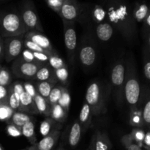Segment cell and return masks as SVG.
<instances>
[{
    "label": "cell",
    "mask_w": 150,
    "mask_h": 150,
    "mask_svg": "<svg viewBox=\"0 0 150 150\" xmlns=\"http://www.w3.org/2000/svg\"><path fill=\"white\" fill-rule=\"evenodd\" d=\"M64 87L65 86L57 83L51 89L49 96H48V99H47V100L48 101V103L51 105H54V104H57L58 103L60 97H61L62 94Z\"/></svg>",
    "instance_id": "31"
},
{
    "label": "cell",
    "mask_w": 150,
    "mask_h": 150,
    "mask_svg": "<svg viewBox=\"0 0 150 150\" xmlns=\"http://www.w3.org/2000/svg\"><path fill=\"white\" fill-rule=\"evenodd\" d=\"M24 38L38 44L41 48H44L51 54L57 51L53 47L50 40L45 36L43 32H38V31H29L24 34Z\"/></svg>",
    "instance_id": "13"
},
{
    "label": "cell",
    "mask_w": 150,
    "mask_h": 150,
    "mask_svg": "<svg viewBox=\"0 0 150 150\" xmlns=\"http://www.w3.org/2000/svg\"><path fill=\"white\" fill-rule=\"evenodd\" d=\"M56 84H57V83L50 81H40L35 82V86L38 95L47 100L49 96L51 89L54 88V86Z\"/></svg>",
    "instance_id": "27"
},
{
    "label": "cell",
    "mask_w": 150,
    "mask_h": 150,
    "mask_svg": "<svg viewBox=\"0 0 150 150\" xmlns=\"http://www.w3.org/2000/svg\"><path fill=\"white\" fill-rule=\"evenodd\" d=\"M9 86H0V101L8 105Z\"/></svg>",
    "instance_id": "45"
},
{
    "label": "cell",
    "mask_w": 150,
    "mask_h": 150,
    "mask_svg": "<svg viewBox=\"0 0 150 150\" xmlns=\"http://www.w3.org/2000/svg\"><path fill=\"white\" fill-rule=\"evenodd\" d=\"M121 143L124 146L125 150H144L139 145L135 143L132 139L130 133L125 134L121 138Z\"/></svg>",
    "instance_id": "36"
},
{
    "label": "cell",
    "mask_w": 150,
    "mask_h": 150,
    "mask_svg": "<svg viewBox=\"0 0 150 150\" xmlns=\"http://www.w3.org/2000/svg\"><path fill=\"white\" fill-rule=\"evenodd\" d=\"M26 28L18 10L0 13V36L3 38L24 35Z\"/></svg>",
    "instance_id": "4"
},
{
    "label": "cell",
    "mask_w": 150,
    "mask_h": 150,
    "mask_svg": "<svg viewBox=\"0 0 150 150\" xmlns=\"http://www.w3.org/2000/svg\"><path fill=\"white\" fill-rule=\"evenodd\" d=\"M35 82L50 81L53 83H58L57 79L54 75V70L48 64H44L38 70L33 80Z\"/></svg>",
    "instance_id": "19"
},
{
    "label": "cell",
    "mask_w": 150,
    "mask_h": 150,
    "mask_svg": "<svg viewBox=\"0 0 150 150\" xmlns=\"http://www.w3.org/2000/svg\"><path fill=\"white\" fill-rule=\"evenodd\" d=\"M33 53L34 57H35V60L38 62L41 63L42 64H48V56L47 54H43V53L40 52H32Z\"/></svg>",
    "instance_id": "44"
},
{
    "label": "cell",
    "mask_w": 150,
    "mask_h": 150,
    "mask_svg": "<svg viewBox=\"0 0 150 150\" xmlns=\"http://www.w3.org/2000/svg\"><path fill=\"white\" fill-rule=\"evenodd\" d=\"M22 136L27 139L31 145H34L37 143V136L35 133V121H30L26 123L21 127Z\"/></svg>",
    "instance_id": "25"
},
{
    "label": "cell",
    "mask_w": 150,
    "mask_h": 150,
    "mask_svg": "<svg viewBox=\"0 0 150 150\" xmlns=\"http://www.w3.org/2000/svg\"><path fill=\"white\" fill-rule=\"evenodd\" d=\"M62 125H63L56 122L51 117H45V120L41 122L40 131L42 136L44 137V136H47L48 133H50L51 131L55 130V129H62Z\"/></svg>",
    "instance_id": "26"
},
{
    "label": "cell",
    "mask_w": 150,
    "mask_h": 150,
    "mask_svg": "<svg viewBox=\"0 0 150 150\" xmlns=\"http://www.w3.org/2000/svg\"><path fill=\"white\" fill-rule=\"evenodd\" d=\"M103 7L108 21L126 40L133 42L137 36V26L129 3L126 0H106Z\"/></svg>",
    "instance_id": "1"
},
{
    "label": "cell",
    "mask_w": 150,
    "mask_h": 150,
    "mask_svg": "<svg viewBox=\"0 0 150 150\" xmlns=\"http://www.w3.org/2000/svg\"><path fill=\"white\" fill-rule=\"evenodd\" d=\"M4 47V58L6 62L10 63L17 59L23 50L24 35L3 38Z\"/></svg>",
    "instance_id": "9"
},
{
    "label": "cell",
    "mask_w": 150,
    "mask_h": 150,
    "mask_svg": "<svg viewBox=\"0 0 150 150\" xmlns=\"http://www.w3.org/2000/svg\"><path fill=\"white\" fill-rule=\"evenodd\" d=\"M143 31L144 32L143 35H146L147 34L150 33V13L146 16L144 20L143 21Z\"/></svg>",
    "instance_id": "47"
},
{
    "label": "cell",
    "mask_w": 150,
    "mask_h": 150,
    "mask_svg": "<svg viewBox=\"0 0 150 150\" xmlns=\"http://www.w3.org/2000/svg\"><path fill=\"white\" fill-rule=\"evenodd\" d=\"M150 13L149 8L145 2H136L133 8V16L136 23H142Z\"/></svg>",
    "instance_id": "22"
},
{
    "label": "cell",
    "mask_w": 150,
    "mask_h": 150,
    "mask_svg": "<svg viewBox=\"0 0 150 150\" xmlns=\"http://www.w3.org/2000/svg\"><path fill=\"white\" fill-rule=\"evenodd\" d=\"M23 85L25 92H26L28 95H30L32 98H34V97L38 94L36 89H35V84H33L32 82L27 81H26L23 82Z\"/></svg>",
    "instance_id": "42"
},
{
    "label": "cell",
    "mask_w": 150,
    "mask_h": 150,
    "mask_svg": "<svg viewBox=\"0 0 150 150\" xmlns=\"http://www.w3.org/2000/svg\"><path fill=\"white\" fill-rule=\"evenodd\" d=\"M4 58V39L0 36V62L2 61Z\"/></svg>",
    "instance_id": "48"
},
{
    "label": "cell",
    "mask_w": 150,
    "mask_h": 150,
    "mask_svg": "<svg viewBox=\"0 0 150 150\" xmlns=\"http://www.w3.org/2000/svg\"><path fill=\"white\" fill-rule=\"evenodd\" d=\"M0 150H5V149H4V148L1 145H0Z\"/></svg>",
    "instance_id": "53"
},
{
    "label": "cell",
    "mask_w": 150,
    "mask_h": 150,
    "mask_svg": "<svg viewBox=\"0 0 150 150\" xmlns=\"http://www.w3.org/2000/svg\"><path fill=\"white\" fill-rule=\"evenodd\" d=\"M13 83V74L7 67L2 66L0 70V86H9Z\"/></svg>",
    "instance_id": "33"
},
{
    "label": "cell",
    "mask_w": 150,
    "mask_h": 150,
    "mask_svg": "<svg viewBox=\"0 0 150 150\" xmlns=\"http://www.w3.org/2000/svg\"><path fill=\"white\" fill-rule=\"evenodd\" d=\"M64 40L69 64L71 66L75 64L77 56V34L75 22L62 20Z\"/></svg>",
    "instance_id": "7"
},
{
    "label": "cell",
    "mask_w": 150,
    "mask_h": 150,
    "mask_svg": "<svg viewBox=\"0 0 150 150\" xmlns=\"http://www.w3.org/2000/svg\"><path fill=\"white\" fill-rule=\"evenodd\" d=\"M92 19L96 24L108 21L105 7L100 4L95 5L92 10Z\"/></svg>",
    "instance_id": "28"
},
{
    "label": "cell",
    "mask_w": 150,
    "mask_h": 150,
    "mask_svg": "<svg viewBox=\"0 0 150 150\" xmlns=\"http://www.w3.org/2000/svg\"><path fill=\"white\" fill-rule=\"evenodd\" d=\"M67 116H68V113L66 112L58 103L51 105L49 117L54 120L56 122L63 125L67 120Z\"/></svg>",
    "instance_id": "24"
},
{
    "label": "cell",
    "mask_w": 150,
    "mask_h": 150,
    "mask_svg": "<svg viewBox=\"0 0 150 150\" xmlns=\"http://www.w3.org/2000/svg\"><path fill=\"white\" fill-rule=\"evenodd\" d=\"M95 150H111L112 143L109 135L105 130L97 129L92 136Z\"/></svg>",
    "instance_id": "14"
},
{
    "label": "cell",
    "mask_w": 150,
    "mask_h": 150,
    "mask_svg": "<svg viewBox=\"0 0 150 150\" xmlns=\"http://www.w3.org/2000/svg\"><path fill=\"white\" fill-rule=\"evenodd\" d=\"M64 0H45L48 7L57 14H59L60 10Z\"/></svg>",
    "instance_id": "41"
},
{
    "label": "cell",
    "mask_w": 150,
    "mask_h": 150,
    "mask_svg": "<svg viewBox=\"0 0 150 150\" xmlns=\"http://www.w3.org/2000/svg\"><path fill=\"white\" fill-rule=\"evenodd\" d=\"M14 111L8 105H0V122L7 123L10 120Z\"/></svg>",
    "instance_id": "39"
},
{
    "label": "cell",
    "mask_w": 150,
    "mask_h": 150,
    "mask_svg": "<svg viewBox=\"0 0 150 150\" xmlns=\"http://www.w3.org/2000/svg\"><path fill=\"white\" fill-rule=\"evenodd\" d=\"M144 103L143 105V108H142V118L145 125L147 126L148 129L150 125V98L149 95L147 94L146 97H144Z\"/></svg>",
    "instance_id": "35"
},
{
    "label": "cell",
    "mask_w": 150,
    "mask_h": 150,
    "mask_svg": "<svg viewBox=\"0 0 150 150\" xmlns=\"http://www.w3.org/2000/svg\"><path fill=\"white\" fill-rule=\"evenodd\" d=\"M129 123L133 127L143 128L145 126L142 118V108L139 106L130 107Z\"/></svg>",
    "instance_id": "21"
},
{
    "label": "cell",
    "mask_w": 150,
    "mask_h": 150,
    "mask_svg": "<svg viewBox=\"0 0 150 150\" xmlns=\"http://www.w3.org/2000/svg\"><path fill=\"white\" fill-rule=\"evenodd\" d=\"M79 58L84 69H90L97 60V50L95 44L87 37L82 40L79 51Z\"/></svg>",
    "instance_id": "10"
},
{
    "label": "cell",
    "mask_w": 150,
    "mask_h": 150,
    "mask_svg": "<svg viewBox=\"0 0 150 150\" xmlns=\"http://www.w3.org/2000/svg\"><path fill=\"white\" fill-rule=\"evenodd\" d=\"M44 64L38 62H29L21 59L19 56L13 60L11 65V73L13 76L26 81H32L38 70Z\"/></svg>",
    "instance_id": "8"
},
{
    "label": "cell",
    "mask_w": 150,
    "mask_h": 150,
    "mask_svg": "<svg viewBox=\"0 0 150 150\" xmlns=\"http://www.w3.org/2000/svg\"><path fill=\"white\" fill-rule=\"evenodd\" d=\"M70 103H71V97H70V91H69L68 88H67V86H65L57 103H58L59 105L66 111V112L69 113L70 107Z\"/></svg>",
    "instance_id": "34"
},
{
    "label": "cell",
    "mask_w": 150,
    "mask_h": 150,
    "mask_svg": "<svg viewBox=\"0 0 150 150\" xmlns=\"http://www.w3.org/2000/svg\"><path fill=\"white\" fill-rule=\"evenodd\" d=\"M18 111L26 113L31 115L39 114L34 102V99L25 91H23L20 95V105Z\"/></svg>",
    "instance_id": "16"
},
{
    "label": "cell",
    "mask_w": 150,
    "mask_h": 150,
    "mask_svg": "<svg viewBox=\"0 0 150 150\" xmlns=\"http://www.w3.org/2000/svg\"><path fill=\"white\" fill-rule=\"evenodd\" d=\"M23 47H24L25 48H26V49H29V51H32V52L43 53V54H47V55H50V54H51V53L48 52V51L45 50L44 48H41V47L40 46V45H38V44L35 43L34 42L31 41L30 40L25 38H24V40H23Z\"/></svg>",
    "instance_id": "37"
},
{
    "label": "cell",
    "mask_w": 150,
    "mask_h": 150,
    "mask_svg": "<svg viewBox=\"0 0 150 150\" xmlns=\"http://www.w3.org/2000/svg\"><path fill=\"white\" fill-rule=\"evenodd\" d=\"M130 136L135 143L142 147V142L144 140V138L145 136V132L143 128H138V127H133L132 129L131 132L130 133Z\"/></svg>",
    "instance_id": "38"
},
{
    "label": "cell",
    "mask_w": 150,
    "mask_h": 150,
    "mask_svg": "<svg viewBox=\"0 0 150 150\" xmlns=\"http://www.w3.org/2000/svg\"><path fill=\"white\" fill-rule=\"evenodd\" d=\"M6 131H7V134L12 137H19V136H22L21 128L14 125L7 124Z\"/></svg>",
    "instance_id": "40"
},
{
    "label": "cell",
    "mask_w": 150,
    "mask_h": 150,
    "mask_svg": "<svg viewBox=\"0 0 150 150\" xmlns=\"http://www.w3.org/2000/svg\"><path fill=\"white\" fill-rule=\"evenodd\" d=\"M48 64L53 69V70H57V69L61 68V67H67V64L65 63L64 60L59 55L57 51L50 54L48 56Z\"/></svg>",
    "instance_id": "30"
},
{
    "label": "cell",
    "mask_w": 150,
    "mask_h": 150,
    "mask_svg": "<svg viewBox=\"0 0 150 150\" xmlns=\"http://www.w3.org/2000/svg\"><path fill=\"white\" fill-rule=\"evenodd\" d=\"M125 100L130 107L139 106L142 99V86L138 78L136 62L132 55L125 60Z\"/></svg>",
    "instance_id": "2"
},
{
    "label": "cell",
    "mask_w": 150,
    "mask_h": 150,
    "mask_svg": "<svg viewBox=\"0 0 150 150\" xmlns=\"http://www.w3.org/2000/svg\"><path fill=\"white\" fill-rule=\"evenodd\" d=\"M143 73L147 82L150 81V48L144 47L143 53Z\"/></svg>",
    "instance_id": "32"
},
{
    "label": "cell",
    "mask_w": 150,
    "mask_h": 150,
    "mask_svg": "<svg viewBox=\"0 0 150 150\" xmlns=\"http://www.w3.org/2000/svg\"><path fill=\"white\" fill-rule=\"evenodd\" d=\"M30 121H35V117H33V115L16 111H14L11 118L7 122V124L14 125L21 128L22 126H23L26 123L29 122Z\"/></svg>",
    "instance_id": "20"
},
{
    "label": "cell",
    "mask_w": 150,
    "mask_h": 150,
    "mask_svg": "<svg viewBox=\"0 0 150 150\" xmlns=\"http://www.w3.org/2000/svg\"><path fill=\"white\" fill-rule=\"evenodd\" d=\"M18 11L26 32L38 31L44 32L40 19L32 0H23Z\"/></svg>",
    "instance_id": "6"
},
{
    "label": "cell",
    "mask_w": 150,
    "mask_h": 150,
    "mask_svg": "<svg viewBox=\"0 0 150 150\" xmlns=\"http://www.w3.org/2000/svg\"><path fill=\"white\" fill-rule=\"evenodd\" d=\"M92 118H93V114H92V110L89 105L86 102H84L82 105L79 119H78L81 125L83 134L87 131L92 125Z\"/></svg>",
    "instance_id": "18"
},
{
    "label": "cell",
    "mask_w": 150,
    "mask_h": 150,
    "mask_svg": "<svg viewBox=\"0 0 150 150\" xmlns=\"http://www.w3.org/2000/svg\"><path fill=\"white\" fill-rule=\"evenodd\" d=\"M54 150H66L65 149V143H64V142L63 141V142H62L61 143L59 144V146H57V148H56Z\"/></svg>",
    "instance_id": "49"
},
{
    "label": "cell",
    "mask_w": 150,
    "mask_h": 150,
    "mask_svg": "<svg viewBox=\"0 0 150 150\" xmlns=\"http://www.w3.org/2000/svg\"><path fill=\"white\" fill-rule=\"evenodd\" d=\"M20 57H21L22 59L24 60V61L26 62H38L35 60V57H34L32 51H29V49H26V48H25V49H23V51H22L21 54L20 55Z\"/></svg>",
    "instance_id": "43"
},
{
    "label": "cell",
    "mask_w": 150,
    "mask_h": 150,
    "mask_svg": "<svg viewBox=\"0 0 150 150\" xmlns=\"http://www.w3.org/2000/svg\"><path fill=\"white\" fill-rule=\"evenodd\" d=\"M21 150H34V146H33V145H32V146H29V147L26 148V149H21Z\"/></svg>",
    "instance_id": "51"
},
{
    "label": "cell",
    "mask_w": 150,
    "mask_h": 150,
    "mask_svg": "<svg viewBox=\"0 0 150 150\" xmlns=\"http://www.w3.org/2000/svg\"><path fill=\"white\" fill-rule=\"evenodd\" d=\"M61 136V129L57 128L44 136L39 142L34 144V150H54Z\"/></svg>",
    "instance_id": "12"
},
{
    "label": "cell",
    "mask_w": 150,
    "mask_h": 150,
    "mask_svg": "<svg viewBox=\"0 0 150 150\" xmlns=\"http://www.w3.org/2000/svg\"><path fill=\"white\" fill-rule=\"evenodd\" d=\"M87 150H95V146H94V140L93 139H91V141H90V143H89V147H88V149Z\"/></svg>",
    "instance_id": "50"
},
{
    "label": "cell",
    "mask_w": 150,
    "mask_h": 150,
    "mask_svg": "<svg viewBox=\"0 0 150 150\" xmlns=\"http://www.w3.org/2000/svg\"><path fill=\"white\" fill-rule=\"evenodd\" d=\"M115 29L108 21L96 24L95 29V35L101 42H108L112 38Z\"/></svg>",
    "instance_id": "15"
},
{
    "label": "cell",
    "mask_w": 150,
    "mask_h": 150,
    "mask_svg": "<svg viewBox=\"0 0 150 150\" xmlns=\"http://www.w3.org/2000/svg\"><path fill=\"white\" fill-rule=\"evenodd\" d=\"M54 72L58 83H60L61 85L67 87V85L70 82V73H69L67 66L54 70Z\"/></svg>",
    "instance_id": "29"
},
{
    "label": "cell",
    "mask_w": 150,
    "mask_h": 150,
    "mask_svg": "<svg viewBox=\"0 0 150 150\" xmlns=\"http://www.w3.org/2000/svg\"><path fill=\"white\" fill-rule=\"evenodd\" d=\"M82 134V127L79 120H75L70 127L67 136V142L69 146L71 148L76 147L81 142Z\"/></svg>",
    "instance_id": "17"
},
{
    "label": "cell",
    "mask_w": 150,
    "mask_h": 150,
    "mask_svg": "<svg viewBox=\"0 0 150 150\" xmlns=\"http://www.w3.org/2000/svg\"><path fill=\"white\" fill-rule=\"evenodd\" d=\"M83 10L77 0H64L59 15L62 20L76 23L81 19Z\"/></svg>",
    "instance_id": "11"
},
{
    "label": "cell",
    "mask_w": 150,
    "mask_h": 150,
    "mask_svg": "<svg viewBox=\"0 0 150 150\" xmlns=\"http://www.w3.org/2000/svg\"><path fill=\"white\" fill-rule=\"evenodd\" d=\"M111 89L103 82L96 80L88 86L85 95V102L92 110L93 117L104 115L108 111V100Z\"/></svg>",
    "instance_id": "3"
},
{
    "label": "cell",
    "mask_w": 150,
    "mask_h": 150,
    "mask_svg": "<svg viewBox=\"0 0 150 150\" xmlns=\"http://www.w3.org/2000/svg\"><path fill=\"white\" fill-rule=\"evenodd\" d=\"M33 99L38 114H42L45 117H49L51 110V105L48 103V101L38 94H37L34 97Z\"/></svg>",
    "instance_id": "23"
},
{
    "label": "cell",
    "mask_w": 150,
    "mask_h": 150,
    "mask_svg": "<svg viewBox=\"0 0 150 150\" xmlns=\"http://www.w3.org/2000/svg\"><path fill=\"white\" fill-rule=\"evenodd\" d=\"M7 105V104H6V103H4L0 101V105Z\"/></svg>",
    "instance_id": "52"
},
{
    "label": "cell",
    "mask_w": 150,
    "mask_h": 150,
    "mask_svg": "<svg viewBox=\"0 0 150 150\" xmlns=\"http://www.w3.org/2000/svg\"><path fill=\"white\" fill-rule=\"evenodd\" d=\"M1 67H2V65H1V64H0V70H1Z\"/></svg>",
    "instance_id": "54"
},
{
    "label": "cell",
    "mask_w": 150,
    "mask_h": 150,
    "mask_svg": "<svg viewBox=\"0 0 150 150\" xmlns=\"http://www.w3.org/2000/svg\"><path fill=\"white\" fill-rule=\"evenodd\" d=\"M125 63L124 59L117 60L113 65L111 72V94L116 104L121 106L125 101Z\"/></svg>",
    "instance_id": "5"
},
{
    "label": "cell",
    "mask_w": 150,
    "mask_h": 150,
    "mask_svg": "<svg viewBox=\"0 0 150 150\" xmlns=\"http://www.w3.org/2000/svg\"><path fill=\"white\" fill-rule=\"evenodd\" d=\"M142 147L144 150H150V132L149 129L147 131L145 132V136L142 142Z\"/></svg>",
    "instance_id": "46"
}]
</instances>
